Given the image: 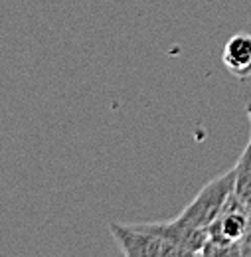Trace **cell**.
Here are the masks:
<instances>
[{
    "mask_svg": "<svg viewBox=\"0 0 251 257\" xmlns=\"http://www.w3.org/2000/svg\"><path fill=\"white\" fill-rule=\"evenodd\" d=\"M233 186H235V168H231L218 178L210 180L200 192L196 194V198L180 212L178 220L184 224L194 225V227H206L208 229L218 220L227 198L233 194Z\"/></svg>",
    "mask_w": 251,
    "mask_h": 257,
    "instance_id": "1",
    "label": "cell"
},
{
    "mask_svg": "<svg viewBox=\"0 0 251 257\" xmlns=\"http://www.w3.org/2000/svg\"><path fill=\"white\" fill-rule=\"evenodd\" d=\"M109 231L127 257H168L182 251L158 237L147 224H111Z\"/></svg>",
    "mask_w": 251,
    "mask_h": 257,
    "instance_id": "2",
    "label": "cell"
},
{
    "mask_svg": "<svg viewBox=\"0 0 251 257\" xmlns=\"http://www.w3.org/2000/svg\"><path fill=\"white\" fill-rule=\"evenodd\" d=\"M147 225L158 237L176 245L182 251V255H202V249L208 241V229L206 227H194V225L180 222L178 218L172 222H158V224Z\"/></svg>",
    "mask_w": 251,
    "mask_h": 257,
    "instance_id": "3",
    "label": "cell"
},
{
    "mask_svg": "<svg viewBox=\"0 0 251 257\" xmlns=\"http://www.w3.org/2000/svg\"><path fill=\"white\" fill-rule=\"evenodd\" d=\"M221 64L237 79L251 77V34L237 32L225 42Z\"/></svg>",
    "mask_w": 251,
    "mask_h": 257,
    "instance_id": "4",
    "label": "cell"
},
{
    "mask_svg": "<svg viewBox=\"0 0 251 257\" xmlns=\"http://www.w3.org/2000/svg\"><path fill=\"white\" fill-rule=\"evenodd\" d=\"M235 186H233V194L251 208V139L247 147L243 149L241 157L235 162Z\"/></svg>",
    "mask_w": 251,
    "mask_h": 257,
    "instance_id": "5",
    "label": "cell"
},
{
    "mask_svg": "<svg viewBox=\"0 0 251 257\" xmlns=\"http://www.w3.org/2000/svg\"><path fill=\"white\" fill-rule=\"evenodd\" d=\"M241 255H251V225L241 239Z\"/></svg>",
    "mask_w": 251,
    "mask_h": 257,
    "instance_id": "6",
    "label": "cell"
},
{
    "mask_svg": "<svg viewBox=\"0 0 251 257\" xmlns=\"http://www.w3.org/2000/svg\"><path fill=\"white\" fill-rule=\"evenodd\" d=\"M245 113H247V119H249V127H251V101L245 105ZM251 139V137H249Z\"/></svg>",
    "mask_w": 251,
    "mask_h": 257,
    "instance_id": "7",
    "label": "cell"
},
{
    "mask_svg": "<svg viewBox=\"0 0 251 257\" xmlns=\"http://www.w3.org/2000/svg\"><path fill=\"white\" fill-rule=\"evenodd\" d=\"M249 222H251V208H249Z\"/></svg>",
    "mask_w": 251,
    "mask_h": 257,
    "instance_id": "8",
    "label": "cell"
}]
</instances>
